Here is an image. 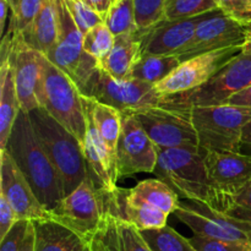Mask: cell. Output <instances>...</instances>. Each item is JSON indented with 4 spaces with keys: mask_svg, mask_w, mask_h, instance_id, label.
<instances>
[{
    "mask_svg": "<svg viewBox=\"0 0 251 251\" xmlns=\"http://www.w3.org/2000/svg\"><path fill=\"white\" fill-rule=\"evenodd\" d=\"M5 151L27 179L42 205L53 211L65 198L63 183L37 137L28 114L20 112Z\"/></svg>",
    "mask_w": 251,
    "mask_h": 251,
    "instance_id": "1",
    "label": "cell"
},
{
    "mask_svg": "<svg viewBox=\"0 0 251 251\" xmlns=\"http://www.w3.org/2000/svg\"><path fill=\"white\" fill-rule=\"evenodd\" d=\"M154 173L180 198L205 203L223 213L227 211L225 201L211 183L203 154L199 150L188 147L159 149Z\"/></svg>",
    "mask_w": 251,
    "mask_h": 251,
    "instance_id": "2",
    "label": "cell"
},
{
    "mask_svg": "<svg viewBox=\"0 0 251 251\" xmlns=\"http://www.w3.org/2000/svg\"><path fill=\"white\" fill-rule=\"evenodd\" d=\"M39 142L58 172L68 196L88 176L82 145L44 108L28 113Z\"/></svg>",
    "mask_w": 251,
    "mask_h": 251,
    "instance_id": "3",
    "label": "cell"
},
{
    "mask_svg": "<svg viewBox=\"0 0 251 251\" xmlns=\"http://www.w3.org/2000/svg\"><path fill=\"white\" fill-rule=\"evenodd\" d=\"M38 100L56 122L69 130L81 145L86 135V112L82 93L73 80L43 56V73Z\"/></svg>",
    "mask_w": 251,
    "mask_h": 251,
    "instance_id": "4",
    "label": "cell"
},
{
    "mask_svg": "<svg viewBox=\"0 0 251 251\" xmlns=\"http://www.w3.org/2000/svg\"><path fill=\"white\" fill-rule=\"evenodd\" d=\"M251 109L229 104L191 108V122L196 130L201 153L240 152L245 125Z\"/></svg>",
    "mask_w": 251,
    "mask_h": 251,
    "instance_id": "5",
    "label": "cell"
},
{
    "mask_svg": "<svg viewBox=\"0 0 251 251\" xmlns=\"http://www.w3.org/2000/svg\"><path fill=\"white\" fill-rule=\"evenodd\" d=\"M125 114L135 117L158 150L188 147L200 151L191 108L169 103L163 97L159 104Z\"/></svg>",
    "mask_w": 251,
    "mask_h": 251,
    "instance_id": "6",
    "label": "cell"
},
{
    "mask_svg": "<svg viewBox=\"0 0 251 251\" xmlns=\"http://www.w3.org/2000/svg\"><path fill=\"white\" fill-rule=\"evenodd\" d=\"M58 10L59 39L46 56L82 91L100 63L83 49V34L74 22L64 0H58Z\"/></svg>",
    "mask_w": 251,
    "mask_h": 251,
    "instance_id": "7",
    "label": "cell"
},
{
    "mask_svg": "<svg viewBox=\"0 0 251 251\" xmlns=\"http://www.w3.org/2000/svg\"><path fill=\"white\" fill-rule=\"evenodd\" d=\"M251 85V54L240 53L216 76L201 87L180 95L167 96L164 100L183 107L222 105L235 93Z\"/></svg>",
    "mask_w": 251,
    "mask_h": 251,
    "instance_id": "8",
    "label": "cell"
},
{
    "mask_svg": "<svg viewBox=\"0 0 251 251\" xmlns=\"http://www.w3.org/2000/svg\"><path fill=\"white\" fill-rule=\"evenodd\" d=\"M81 93L115 108L122 114L159 104L163 100V97L154 91V86L135 78L126 81L115 80L100 65Z\"/></svg>",
    "mask_w": 251,
    "mask_h": 251,
    "instance_id": "9",
    "label": "cell"
},
{
    "mask_svg": "<svg viewBox=\"0 0 251 251\" xmlns=\"http://www.w3.org/2000/svg\"><path fill=\"white\" fill-rule=\"evenodd\" d=\"M1 63L9 59L14 68L20 108L28 114L41 107L38 91L43 73V54L29 47L21 36L1 39Z\"/></svg>",
    "mask_w": 251,
    "mask_h": 251,
    "instance_id": "10",
    "label": "cell"
},
{
    "mask_svg": "<svg viewBox=\"0 0 251 251\" xmlns=\"http://www.w3.org/2000/svg\"><path fill=\"white\" fill-rule=\"evenodd\" d=\"M50 215L53 220L63 223L91 242L104 215L102 195L92 179L87 176L73 193L59 202Z\"/></svg>",
    "mask_w": 251,
    "mask_h": 251,
    "instance_id": "11",
    "label": "cell"
},
{
    "mask_svg": "<svg viewBox=\"0 0 251 251\" xmlns=\"http://www.w3.org/2000/svg\"><path fill=\"white\" fill-rule=\"evenodd\" d=\"M248 39V24L223 14L221 10L210 12L199 24L193 39L174 56L183 61L228 48H243Z\"/></svg>",
    "mask_w": 251,
    "mask_h": 251,
    "instance_id": "12",
    "label": "cell"
},
{
    "mask_svg": "<svg viewBox=\"0 0 251 251\" xmlns=\"http://www.w3.org/2000/svg\"><path fill=\"white\" fill-rule=\"evenodd\" d=\"M240 53L243 48L220 49L183 61L164 80L154 85V91L162 97H167L201 87Z\"/></svg>",
    "mask_w": 251,
    "mask_h": 251,
    "instance_id": "13",
    "label": "cell"
},
{
    "mask_svg": "<svg viewBox=\"0 0 251 251\" xmlns=\"http://www.w3.org/2000/svg\"><path fill=\"white\" fill-rule=\"evenodd\" d=\"M159 150L131 114H123L122 132L117 146V178L137 173H154Z\"/></svg>",
    "mask_w": 251,
    "mask_h": 251,
    "instance_id": "14",
    "label": "cell"
},
{
    "mask_svg": "<svg viewBox=\"0 0 251 251\" xmlns=\"http://www.w3.org/2000/svg\"><path fill=\"white\" fill-rule=\"evenodd\" d=\"M174 215L195 235L226 242L249 243L251 225L212 210L205 203L179 202Z\"/></svg>",
    "mask_w": 251,
    "mask_h": 251,
    "instance_id": "15",
    "label": "cell"
},
{
    "mask_svg": "<svg viewBox=\"0 0 251 251\" xmlns=\"http://www.w3.org/2000/svg\"><path fill=\"white\" fill-rule=\"evenodd\" d=\"M0 195L11 205L19 220L51 218L50 211L42 205L27 179L5 150L0 151Z\"/></svg>",
    "mask_w": 251,
    "mask_h": 251,
    "instance_id": "16",
    "label": "cell"
},
{
    "mask_svg": "<svg viewBox=\"0 0 251 251\" xmlns=\"http://www.w3.org/2000/svg\"><path fill=\"white\" fill-rule=\"evenodd\" d=\"M203 159L211 183L228 210L233 196L251 181V154L243 152H207L203 154Z\"/></svg>",
    "mask_w": 251,
    "mask_h": 251,
    "instance_id": "17",
    "label": "cell"
},
{
    "mask_svg": "<svg viewBox=\"0 0 251 251\" xmlns=\"http://www.w3.org/2000/svg\"><path fill=\"white\" fill-rule=\"evenodd\" d=\"M208 14L174 21L164 20L150 29L142 31V55L178 54L193 39L199 24Z\"/></svg>",
    "mask_w": 251,
    "mask_h": 251,
    "instance_id": "18",
    "label": "cell"
},
{
    "mask_svg": "<svg viewBox=\"0 0 251 251\" xmlns=\"http://www.w3.org/2000/svg\"><path fill=\"white\" fill-rule=\"evenodd\" d=\"M90 243L93 251H152L141 230L105 208L100 228Z\"/></svg>",
    "mask_w": 251,
    "mask_h": 251,
    "instance_id": "19",
    "label": "cell"
},
{
    "mask_svg": "<svg viewBox=\"0 0 251 251\" xmlns=\"http://www.w3.org/2000/svg\"><path fill=\"white\" fill-rule=\"evenodd\" d=\"M32 223L34 251H93L88 240L53 218L32 221Z\"/></svg>",
    "mask_w": 251,
    "mask_h": 251,
    "instance_id": "20",
    "label": "cell"
},
{
    "mask_svg": "<svg viewBox=\"0 0 251 251\" xmlns=\"http://www.w3.org/2000/svg\"><path fill=\"white\" fill-rule=\"evenodd\" d=\"M141 46L142 31L117 36L112 50L100 61V66L115 80H131L132 70L142 56Z\"/></svg>",
    "mask_w": 251,
    "mask_h": 251,
    "instance_id": "21",
    "label": "cell"
},
{
    "mask_svg": "<svg viewBox=\"0 0 251 251\" xmlns=\"http://www.w3.org/2000/svg\"><path fill=\"white\" fill-rule=\"evenodd\" d=\"M59 28L58 0H46L34 21L21 37L29 47L47 55L58 42Z\"/></svg>",
    "mask_w": 251,
    "mask_h": 251,
    "instance_id": "22",
    "label": "cell"
},
{
    "mask_svg": "<svg viewBox=\"0 0 251 251\" xmlns=\"http://www.w3.org/2000/svg\"><path fill=\"white\" fill-rule=\"evenodd\" d=\"M123 199L130 203H142L171 215L179 207V196L161 179H146L131 189H120Z\"/></svg>",
    "mask_w": 251,
    "mask_h": 251,
    "instance_id": "23",
    "label": "cell"
},
{
    "mask_svg": "<svg viewBox=\"0 0 251 251\" xmlns=\"http://www.w3.org/2000/svg\"><path fill=\"white\" fill-rule=\"evenodd\" d=\"M21 112L11 61L0 64V151L5 150L17 115Z\"/></svg>",
    "mask_w": 251,
    "mask_h": 251,
    "instance_id": "24",
    "label": "cell"
},
{
    "mask_svg": "<svg viewBox=\"0 0 251 251\" xmlns=\"http://www.w3.org/2000/svg\"><path fill=\"white\" fill-rule=\"evenodd\" d=\"M82 100L85 109L92 118L98 132L102 136L103 141L109 151L110 157L115 163L118 141H119L120 132H122L123 114L115 108L104 104V103L97 102V100L86 97L83 95Z\"/></svg>",
    "mask_w": 251,
    "mask_h": 251,
    "instance_id": "25",
    "label": "cell"
},
{
    "mask_svg": "<svg viewBox=\"0 0 251 251\" xmlns=\"http://www.w3.org/2000/svg\"><path fill=\"white\" fill-rule=\"evenodd\" d=\"M181 64L174 55H142L131 74V78L154 86L173 73Z\"/></svg>",
    "mask_w": 251,
    "mask_h": 251,
    "instance_id": "26",
    "label": "cell"
},
{
    "mask_svg": "<svg viewBox=\"0 0 251 251\" xmlns=\"http://www.w3.org/2000/svg\"><path fill=\"white\" fill-rule=\"evenodd\" d=\"M141 233L152 251H196L189 238L183 237L169 226Z\"/></svg>",
    "mask_w": 251,
    "mask_h": 251,
    "instance_id": "27",
    "label": "cell"
},
{
    "mask_svg": "<svg viewBox=\"0 0 251 251\" xmlns=\"http://www.w3.org/2000/svg\"><path fill=\"white\" fill-rule=\"evenodd\" d=\"M104 24L115 37L139 31L135 19L134 0H118L113 4Z\"/></svg>",
    "mask_w": 251,
    "mask_h": 251,
    "instance_id": "28",
    "label": "cell"
},
{
    "mask_svg": "<svg viewBox=\"0 0 251 251\" xmlns=\"http://www.w3.org/2000/svg\"><path fill=\"white\" fill-rule=\"evenodd\" d=\"M46 0H19L16 7L11 11L9 28L4 37H20L34 21Z\"/></svg>",
    "mask_w": 251,
    "mask_h": 251,
    "instance_id": "29",
    "label": "cell"
},
{
    "mask_svg": "<svg viewBox=\"0 0 251 251\" xmlns=\"http://www.w3.org/2000/svg\"><path fill=\"white\" fill-rule=\"evenodd\" d=\"M218 10L216 0H167L164 20L191 19Z\"/></svg>",
    "mask_w": 251,
    "mask_h": 251,
    "instance_id": "30",
    "label": "cell"
},
{
    "mask_svg": "<svg viewBox=\"0 0 251 251\" xmlns=\"http://www.w3.org/2000/svg\"><path fill=\"white\" fill-rule=\"evenodd\" d=\"M115 36L104 22L97 25L83 36V49L100 63L112 50Z\"/></svg>",
    "mask_w": 251,
    "mask_h": 251,
    "instance_id": "31",
    "label": "cell"
},
{
    "mask_svg": "<svg viewBox=\"0 0 251 251\" xmlns=\"http://www.w3.org/2000/svg\"><path fill=\"white\" fill-rule=\"evenodd\" d=\"M167 0H134L135 19L139 31H146L164 21Z\"/></svg>",
    "mask_w": 251,
    "mask_h": 251,
    "instance_id": "32",
    "label": "cell"
},
{
    "mask_svg": "<svg viewBox=\"0 0 251 251\" xmlns=\"http://www.w3.org/2000/svg\"><path fill=\"white\" fill-rule=\"evenodd\" d=\"M74 22L85 36L90 29L104 22V20L87 6L82 0H64Z\"/></svg>",
    "mask_w": 251,
    "mask_h": 251,
    "instance_id": "33",
    "label": "cell"
},
{
    "mask_svg": "<svg viewBox=\"0 0 251 251\" xmlns=\"http://www.w3.org/2000/svg\"><path fill=\"white\" fill-rule=\"evenodd\" d=\"M226 215L251 225V181L233 196Z\"/></svg>",
    "mask_w": 251,
    "mask_h": 251,
    "instance_id": "34",
    "label": "cell"
},
{
    "mask_svg": "<svg viewBox=\"0 0 251 251\" xmlns=\"http://www.w3.org/2000/svg\"><path fill=\"white\" fill-rule=\"evenodd\" d=\"M189 240L196 251H250L249 243L226 242L195 234L189 238Z\"/></svg>",
    "mask_w": 251,
    "mask_h": 251,
    "instance_id": "35",
    "label": "cell"
},
{
    "mask_svg": "<svg viewBox=\"0 0 251 251\" xmlns=\"http://www.w3.org/2000/svg\"><path fill=\"white\" fill-rule=\"evenodd\" d=\"M218 10L233 19L249 24L251 0H216Z\"/></svg>",
    "mask_w": 251,
    "mask_h": 251,
    "instance_id": "36",
    "label": "cell"
},
{
    "mask_svg": "<svg viewBox=\"0 0 251 251\" xmlns=\"http://www.w3.org/2000/svg\"><path fill=\"white\" fill-rule=\"evenodd\" d=\"M29 221L20 220L6 235L0 240V251H20L26 237Z\"/></svg>",
    "mask_w": 251,
    "mask_h": 251,
    "instance_id": "37",
    "label": "cell"
},
{
    "mask_svg": "<svg viewBox=\"0 0 251 251\" xmlns=\"http://www.w3.org/2000/svg\"><path fill=\"white\" fill-rule=\"evenodd\" d=\"M16 212L6 199L0 195V240L9 233V230L19 222Z\"/></svg>",
    "mask_w": 251,
    "mask_h": 251,
    "instance_id": "38",
    "label": "cell"
},
{
    "mask_svg": "<svg viewBox=\"0 0 251 251\" xmlns=\"http://www.w3.org/2000/svg\"><path fill=\"white\" fill-rule=\"evenodd\" d=\"M226 104L251 109V85L249 87L240 91V92L235 93L233 97H230L229 100H228V102L226 103Z\"/></svg>",
    "mask_w": 251,
    "mask_h": 251,
    "instance_id": "39",
    "label": "cell"
},
{
    "mask_svg": "<svg viewBox=\"0 0 251 251\" xmlns=\"http://www.w3.org/2000/svg\"><path fill=\"white\" fill-rule=\"evenodd\" d=\"M90 9L97 12L103 20H105L108 12H109L110 7L113 6L114 1L113 0H82Z\"/></svg>",
    "mask_w": 251,
    "mask_h": 251,
    "instance_id": "40",
    "label": "cell"
},
{
    "mask_svg": "<svg viewBox=\"0 0 251 251\" xmlns=\"http://www.w3.org/2000/svg\"><path fill=\"white\" fill-rule=\"evenodd\" d=\"M11 15V7L6 0H0V36L1 39L5 36V25H6L7 17Z\"/></svg>",
    "mask_w": 251,
    "mask_h": 251,
    "instance_id": "41",
    "label": "cell"
},
{
    "mask_svg": "<svg viewBox=\"0 0 251 251\" xmlns=\"http://www.w3.org/2000/svg\"><path fill=\"white\" fill-rule=\"evenodd\" d=\"M20 251H34V227L32 221H29L28 228H27L26 237H25L24 243Z\"/></svg>",
    "mask_w": 251,
    "mask_h": 251,
    "instance_id": "42",
    "label": "cell"
},
{
    "mask_svg": "<svg viewBox=\"0 0 251 251\" xmlns=\"http://www.w3.org/2000/svg\"><path fill=\"white\" fill-rule=\"evenodd\" d=\"M240 152L247 154H251V120L245 125L242 137V149Z\"/></svg>",
    "mask_w": 251,
    "mask_h": 251,
    "instance_id": "43",
    "label": "cell"
},
{
    "mask_svg": "<svg viewBox=\"0 0 251 251\" xmlns=\"http://www.w3.org/2000/svg\"><path fill=\"white\" fill-rule=\"evenodd\" d=\"M243 53L251 54V22L248 24V39L247 43L243 47Z\"/></svg>",
    "mask_w": 251,
    "mask_h": 251,
    "instance_id": "44",
    "label": "cell"
},
{
    "mask_svg": "<svg viewBox=\"0 0 251 251\" xmlns=\"http://www.w3.org/2000/svg\"><path fill=\"white\" fill-rule=\"evenodd\" d=\"M6 1L9 2L10 7H11V11H12V10H14L15 7H16V5H17V2H19V0H6Z\"/></svg>",
    "mask_w": 251,
    "mask_h": 251,
    "instance_id": "45",
    "label": "cell"
},
{
    "mask_svg": "<svg viewBox=\"0 0 251 251\" xmlns=\"http://www.w3.org/2000/svg\"><path fill=\"white\" fill-rule=\"evenodd\" d=\"M249 22H251V4H250V12H249Z\"/></svg>",
    "mask_w": 251,
    "mask_h": 251,
    "instance_id": "46",
    "label": "cell"
},
{
    "mask_svg": "<svg viewBox=\"0 0 251 251\" xmlns=\"http://www.w3.org/2000/svg\"><path fill=\"white\" fill-rule=\"evenodd\" d=\"M249 245H250V251H251V233H250V237H249Z\"/></svg>",
    "mask_w": 251,
    "mask_h": 251,
    "instance_id": "47",
    "label": "cell"
},
{
    "mask_svg": "<svg viewBox=\"0 0 251 251\" xmlns=\"http://www.w3.org/2000/svg\"><path fill=\"white\" fill-rule=\"evenodd\" d=\"M113 1H114V2H117V1H118V0H113Z\"/></svg>",
    "mask_w": 251,
    "mask_h": 251,
    "instance_id": "48",
    "label": "cell"
}]
</instances>
